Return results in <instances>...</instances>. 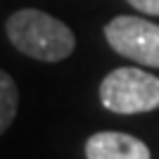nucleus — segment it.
<instances>
[{
    "instance_id": "7ed1b4c3",
    "label": "nucleus",
    "mask_w": 159,
    "mask_h": 159,
    "mask_svg": "<svg viewBox=\"0 0 159 159\" xmlns=\"http://www.w3.org/2000/svg\"><path fill=\"white\" fill-rule=\"evenodd\" d=\"M105 38L114 48V52L143 66L159 69V24L143 17H114L105 26Z\"/></svg>"
},
{
    "instance_id": "f03ea898",
    "label": "nucleus",
    "mask_w": 159,
    "mask_h": 159,
    "mask_svg": "<svg viewBox=\"0 0 159 159\" xmlns=\"http://www.w3.org/2000/svg\"><path fill=\"white\" fill-rule=\"evenodd\" d=\"M100 102L114 114L159 109V79L138 66H119L102 79Z\"/></svg>"
},
{
    "instance_id": "20e7f679",
    "label": "nucleus",
    "mask_w": 159,
    "mask_h": 159,
    "mask_svg": "<svg viewBox=\"0 0 159 159\" xmlns=\"http://www.w3.org/2000/svg\"><path fill=\"white\" fill-rule=\"evenodd\" d=\"M86 159H150V147L128 133L100 131L86 140Z\"/></svg>"
},
{
    "instance_id": "f257e3e1",
    "label": "nucleus",
    "mask_w": 159,
    "mask_h": 159,
    "mask_svg": "<svg viewBox=\"0 0 159 159\" xmlns=\"http://www.w3.org/2000/svg\"><path fill=\"white\" fill-rule=\"evenodd\" d=\"M7 38L19 52L40 62L66 60L76 48L71 29L40 10H17L5 24Z\"/></svg>"
},
{
    "instance_id": "423d86ee",
    "label": "nucleus",
    "mask_w": 159,
    "mask_h": 159,
    "mask_svg": "<svg viewBox=\"0 0 159 159\" xmlns=\"http://www.w3.org/2000/svg\"><path fill=\"white\" fill-rule=\"evenodd\" d=\"M128 2L145 14H159V0H128Z\"/></svg>"
},
{
    "instance_id": "39448f33",
    "label": "nucleus",
    "mask_w": 159,
    "mask_h": 159,
    "mask_svg": "<svg viewBox=\"0 0 159 159\" xmlns=\"http://www.w3.org/2000/svg\"><path fill=\"white\" fill-rule=\"evenodd\" d=\"M17 107H19L17 83L7 71L0 69V135L12 126L14 116H17Z\"/></svg>"
}]
</instances>
